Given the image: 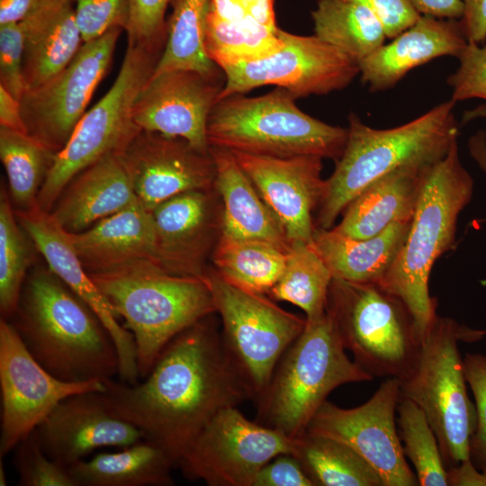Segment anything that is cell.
<instances>
[{
    "label": "cell",
    "instance_id": "6da1fadb",
    "mask_svg": "<svg viewBox=\"0 0 486 486\" xmlns=\"http://www.w3.org/2000/svg\"><path fill=\"white\" fill-rule=\"evenodd\" d=\"M143 379L136 384L104 380L102 393L111 410L161 447L176 467L220 410L254 400L212 314L175 337Z\"/></svg>",
    "mask_w": 486,
    "mask_h": 486
},
{
    "label": "cell",
    "instance_id": "7a4b0ae2",
    "mask_svg": "<svg viewBox=\"0 0 486 486\" xmlns=\"http://www.w3.org/2000/svg\"><path fill=\"white\" fill-rule=\"evenodd\" d=\"M32 357L68 382L112 379L119 372L116 345L93 310L49 268L25 279L6 320Z\"/></svg>",
    "mask_w": 486,
    "mask_h": 486
},
{
    "label": "cell",
    "instance_id": "3957f363",
    "mask_svg": "<svg viewBox=\"0 0 486 486\" xmlns=\"http://www.w3.org/2000/svg\"><path fill=\"white\" fill-rule=\"evenodd\" d=\"M455 103L451 99L402 125L374 129L351 112L347 139L319 206L317 227L331 229L348 203L367 185L406 166H429L457 140Z\"/></svg>",
    "mask_w": 486,
    "mask_h": 486
},
{
    "label": "cell",
    "instance_id": "277c9868",
    "mask_svg": "<svg viewBox=\"0 0 486 486\" xmlns=\"http://www.w3.org/2000/svg\"><path fill=\"white\" fill-rule=\"evenodd\" d=\"M472 194L473 179L462 164L456 140L428 168L407 237L378 284L403 302L421 340L437 315V301L428 290L431 270L453 248L459 215Z\"/></svg>",
    "mask_w": 486,
    "mask_h": 486
},
{
    "label": "cell",
    "instance_id": "5b68a950",
    "mask_svg": "<svg viewBox=\"0 0 486 486\" xmlns=\"http://www.w3.org/2000/svg\"><path fill=\"white\" fill-rule=\"evenodd\" d=\"M89 274L133 335L141 379L175 337L216 312L203 276L173 274L153 260Z\"/></svg>",
    "mask_w": 486,
    "mask_h": 486
},
{
    "label": "cell",
    "instance_id": "8992f818",
    "mask_svg": "<svg viewBox=\"0 0 486 486\" xmlns=\"http://www.w3.org/2000/svg\"><path fill=\"white\" fill-rule=\"evenodd\" d=\"M340 334L328 310L307 321L289 346L256 399V421L296 439L336 388L374 377L346 354Z\"/></svg>",
    "mask_w": 486,
    "mask_h": 486
},
{
    "label": "cell",
    "instance_id": "52a82bcc",
    "mask_svg": "<svg viewBox=\"0 0 486 486\" xmlns=\"http://www.w3.org/2000/svg\"><path fill=\"white\" fill-rule=\"evenodd\" d=\"M284 88L256 97L234 94L218 101L207 122L210 147L253 155L318 156L338 160L347 128L328 124L299 109Z\"/></svg>",
    "mask_w": 486,
    "mask_h": 486
},
{
    "label": "cell",
    "instance_id": "ba28073f",
    "mask_svg": "<svg viewBox=\"0 0 486 486\" xmlns=\"http://www.w3.org/2000/svg\"><path fill=\"white\" fill-rule=\"evenodd\" d=\"M485 333L436 315L422 340L413 371L400 381V396L426 414L447 470L471 459L470 442L476 425L458 342L475 340Z\"/></svg>",
    "mask_w": 486,
    "mask_h": 486
},
{
    "label": "cell",
    "instance_id": "9c48e42d",
    "mask_svg": "<svg viewBox=\"0 0 486 486\" xmlns=\"http://www.w3.org/2000/svg\"><path fill=\"white\" fill-rule=\"evenodd\" d=\"M165 44L127 41L120 71L108 92L86 112L65 147L55 154L37 198L50 212L67 184L110 153H121L140 130L133 121L137 96L151 77Z\"/></svg>",
    "mask_w": 486,
    "mask_h": 486
},
{
    "label": "cell",
    "instance_id": "30bf717a",
    "mask_svg": "<svg viewBox=\"0 0 486 486\" xmlns=\"http://www.w3.org/2000/svg\"><path fill=\"white\" fill-rule=\"evenodd\" d=\"M327 309L345 348L374 378L401 381L411 374L422 340L400 299L378 284L333 278Z\"/></svg>",
    "mask_w": 486,
    "mask_h": 486
},
{
    "label": "cell",
    "instance_id": "8fae6325",
    "mask_svg": "<svg viewBox=\"0 0 486 486\" xmlns=\"http://www.w3.org/2000/svg\"><path fill=\"white\" fill-rule=\"evenodd\" d=\"M203 277L221 318L224 346L256 401L284 353L305 328L306 319L284 310L266 294L232 285L215 271L204 272Z\"/></svg>",
    "mask_w": 486,
    "mask_h": 486
},
{
    "label": "cell",
    "instance_id": "7c38bea8",
    "mask_svg": "<svg viewBox=\"0 0 486 486\" xmlns=\"http://www.w3.org/2000/svg\"><path fill=\"white\" fill-rule=\"evenodd\" d=\"M295 442L249 420L237 406L228 407L205 425L177 467L189 480L210 486H254L268 462L282 454H294Z\"/></svg>",
    "mask_w": 486,
    "mask_h": 486
},
{
    "label": "cell",
    "instance_id": "4fadbf2b",
    "mask_svg": "<svg viewBox=\"0 0 486 486\" xmlns=\"http://www.w3.org/2000/svg\"><path fill=\"white\" fill-rule=\"evenodd\" d=\"M280 36L283 45L275 52L221 68L225 82L217 102L270 85L289 91L296 98L327 94L346 87L359 76L356 61L317 36L283 30Z\"/></svg>",
    "mask_w": 486,
    "mask_h": 486
},
{
    "label": "cell",
    "instance_id": "5bb4252c",
    "mask_svg": "<svg viewBox=\"0 0 486 486\" xmlns=\"http://www.w3.org/2000/svg\"><path fill=\"white\" fill-rule=\"evenodd\" d=\"M122 31L116 27L84 42L61 71L27 90L21 99L27 133L54 154L65 147L86 113L95 88L110 68Z\"/></svg>",
    "mask_w": 486,
    "mask_h": 486
},
{
    "label": "cell",
    "instance_id": "9a60e30c",
    "mask_svg": "<svg viewBox=\"0 0 486 486\" xmlns=\"http://www.w3.org/2000/svg\"><path fill=\"white\" fill-rule=\"evenodd\" d=\"M400 380L389 377L364 404L345 409L326 400L306 433L344 443L377 472L384 486L419 485L396 427Z\"/></svg>",
    "mask_w": 486,
    "mask_h": 486
},
{
    "label": "cell",
    "instance_id": "2e32d148",
    "mask_svg": "<svg viewBox=\"0 0 486 486\" xmlns=\"http://www.w3.org/2000/svg\"><path fill=\"white\" fill-rule=\"evenodd\" d=\"M103 381L68 382L43 368L10 324L0 319V456L6 455L70 395L103 392Z\"/></svg>",
    "mask_w": 486,
    "mask_h": 486
},
{
    "label": "cell",
    "instance_id": "e0dca14e",
    "mask_svg": "<svg viewBox=\"0 0 486 486\" xmlns=\"http://www.w3.org/2000/svg\"><path fill=\"white\" fill-rule=\"evenodd\" d=\"M140 202L152 211L188 191H209L215 183L211 152L187 140L140 130L120 153Z\"/></svg>",
    "mask_w": 486,
    "mask_h": 486
},
{
    "label": "cell",
    "instance_id": "ac0fdd59",
    "mask_svg": "<svg viewBox=\"0 0 486 486\" xmlns=\"http://www.w3.org/2000/svg\"><path fill=\"white\" fill-rule=\"evenodd\" d=\"M257 193L281 224L290 242L311 243L312 213L325 191L322 158H277L231 151Z\"/></svg>",
    "mask_w": 486,
    "mask_h": 486
},
{
    "label": "cell",
    "instance_id": "d6986e66",
    "mask_svg": "<svg viewBox=\"0 0 486 486\" xmlns=\"http://www.w3.org/2000/svg\"><path fill=\"white\" fill-rule=\"evenodd\" d=\"M222 86L192 70L151 76L137 96L133 121L140 130L182 138L209 152L207 122Z\"/></svg>",
    "mask_w": 486,
    "mask_h": 486
},
{
    "label": "cell",
    "instance_id": "ffe728a7",
    "mask_svg": "<svg viewBox=\"0 0 486 486\" xmlns=\"http://www.w3.org/2000/svg\"><path fill=\"white\" fill-rule=\"evenodd\" d=\"M14 212L18 222L48 263V268L93 310L108 329L118 352L120 381L136 384L140 377L134 337L119 323L108 301L81 263L68 232L50 212H44L38 204L25 211L14 210Z\"/></svg>",
    "mask_w": 486,
    "mask_h": 486
},
{
    "label": "cell",
    "instance_id": "44dd1931",
    "mask_svg": "<svg viewBox=\"0 0 486 486\" xmlns=\"http://www.w3.org/2000/svg\"><path fill=\"white\" fill-rule=\"evenodd\" d=\"M35 429L45 454L67 468L94 449L123 448L145 438L111 410L98 391L64 399Z\"/></svg>",
    "mask_w": 486,
    "mask_h": 486
},
{
    "label": "cell",
    "instance_id": "7402d4cb",
    "mask_svg": "<svg viewBox=\"0 0 486 486\" xmlns=\"http://www.w3.org/2000/svg\"><path fill=\"white\" fill-rule=\"evenodd\" d=\"M467 43L458 20L420 15L410 27L358 62L359 76L371 92L385 91L410 70L436 58H457Z\"/></svg>",
    "mask_w": 486,
    "mask_h": 486
},
{
    "label": "cell",
    "instance_id": "603a6c76",
    "mask_svg": "<svg viewBox=\"0 0 486 486\" xmlns=\"http://www.w3.org/2000/svg\"><path fill=\"white\" fill-rule=\"evenodd\" d=\"M138 200L120 153H110L78 173L50 214L68 233H78Z\"/></svg>",
    "mask_w": 486,
    "mask_h": 486
},
{
    "label": "cell",
    "instance_id": "cb8c5ba5",
    "mask_svg": "<svg viewBox=\"0 0 486 486\" xmlns=\"http://www.w3.org/2000/svg\"><path fill=\"white\" fill-rule=\"evenodd\" d=\"M208 191H188L151 211L156 237L155 261L166 272L203 276L202 261L208 245Z\"/></svg>",
    "mask_w": 486,
    "mask_h": 486
},
{
    "label": "cell",
    "instance_id": "d4e9b609",
    "mask_svg": "<svg viewBox=\"0 0 486 486\" xmlns=\"http://www.w3.org/2000/svg\"><path fill=\"white\" fill-rule=\"evenodd\" d=\"M68 238L89 274L109 272L142 261H155L151 212L140 201ZM156 262V261H155Z\"/></svg>",
    "mask_w": 486,
    "mask_h": 486
},
{
    "label": "cell",
    "instance_id": "484cf974",
    "mask_svg": "<svg viewBox=\"0 0 486 486\" xmlns=\"http://www.w3.org/2000/svg\"><path fill=\"white\" fill-rule=\"evenodd\" d=\"M75 0H36L20 22L24 37L23 77L34 89L61 71L83 44Z\"/></svg>",
    "mask_w": 486,
    "mask_h": 486
},
{
    "label": "cell",
    "instance_id": "4316f807",
    "mask_svg": "<svg viewBox=\"0 0 486 486\" xmlns=\"http://www.w3.org/2000/svg\"><path fill=\"white\" fill-rule=\"evenodd\" d=\"M431 166H406L376 179L348 203L340 222L331 229L363 239L394 222L410 221Z\"/></svg>",
    "mask_w": 486,
    "mask_h": 486
},
{
    "label": "cell",
    "instance_id": "83f0119b",
    "mask_svg": "<svg viewBox=\"0 0 486 486\" xmlns=\"http://www.w3.org/2000/svg\"><path fill=\"white\" fill-rule=\"evenodd\" d=\"M215 183L223 202L222 234L234 239H259L290 248L284 230L253 183L225 148L210 147Z\"/></svg>",
    "mask_w": 486,
    "mask_h": 486
},
{
    "label": "cell",
    "instance_id": "f1b7e54d",
    "mask_svg": "<svg viewBox=\"0 0 486 486\" xmlns=\"http://www.w3.org/2000/svg\"><path fill=\"white\" fill-rule=\"evenodd\" d=\"M410 221L394 222L368 238H354L333 229L316 228L311 245L333 278L361 284H380L396 258Z\"/></svg>",
    "mask_w": 486,
    "mask_h": 486
},
{
    "label": "cell",
    "instance_id": "f546056e",
    "mask_svg": "<svg viewBox=\"0 0 486 486\" xmlns=\"http://www.w3.org/2000/svg\"><path fill=\"white\" fill-rule=\"evenodd\" d=\"M169 455L148 439L102 453L68 467L76 486H170L174 484Z\"/></svg>",
    "mask_w": 486,
    "mask_h": 486
},
{
    "label": "cell",
    "instance_id": "4dcf8cb0",
    "mask_svg": "<svg viewBox=\"0 0 486 486\" xmlns=\"http://www.w3.org/2000/svg\"><path fill=\"white\" fill-rule=\"evenodd\" d=\"M166 40L151 76L171 70H192L220 79L219 67L205 50L210 0H171Z\"/></svg>",
    "mask_w": 486,
    "mask_h": 486
},
{
    "label": "cell",
    "instance_id": "1f68e13d",
    "mask_svg": "<svg viewBox=\"0 0 486 486\" xmlns=\"http://www.w3.org/2000/svg\"><path fill=\"white\" fill-rule=\"evenodd\" d=\"M288 250L265 240L221 235L213 253L215 272L240 289L268 294L284 272Z\"/></svg>",
    "mask_w": 486,
    "mask_h": 486
},
{
    "label": "cell",
    "instance_id": "d6a6232c",
    "mask_svg": "<svg viewBox=\"0 0 486 486\" xmlns=\"http://www.w3.org/2000/svg\"><path fill=\"white\" fill-rule=\"evenodd\" d=\"M315 36L356 63L385 43V32L365 6L348 0H318L311 13Z\"/></svg>",
    "mask_w": 486,
    "mask_h": 486
},
{
    "label": "cell",
    "instance_id": "836d02e7",
    "mask_svg": "<svg viewBox=\"0 0 486 486\" xmlns=\"http://www.w3.org/2000/svg\"><path fill=\"white\" fill-rule=\"evenodd\" d=\"M332 280V273L311 243L295 241L291 243L284 272L268 295L299 307L307 321H315L327 311Z\"/></svg>",
    "mask_w": 486,
    "mask_h": 486
},
{
    "label": "cell",
    "instance_id": "e575fe53",
    "mask_svg": "<svg viewBox=\"0 0 486 486\" xmlns=\"http://www.w3.org/2000/svg\"><path fill=\"white\" fill-rule=\"evenodd\" d=\"M295 440L293 454L314 486H384L369 464L344 443L309 433Z\"/></svg>",
    "mask_w": 486,
    "mask_h": 486
},
{
    "label": "cell",
    "instance_id": "d590c367",
    "mask_svg": "<svg viewBox=\"0 0 486 486\" xmlns=\"http://www.w3.org/2000/svg\"><path fill=\"white\" fill-rule=\"evenodd\" d=\"M54 156L31 135L0 127V158L14 210L25 211L37 204Z\"/></svg>",
    "mask_w": 486,
    "mask_h": 486
},
{
    "label": "cell",
    "instance_id": "8d00e7d4",
    "mask_svg": "<svg viewBox=\"0 0 486 486\" xmlns=\"http://www.w3.org/2000/svg\"><path fill=\"white\" fill-rule=\"evenodd\" d=\"M280 31L277 26L263 24L232 25L208 14L205 50L210 59L220 68L251 62L282 47Z\"/></svg>",
    "mask_w": 486,
    "mask_h": 486
},
{
    "label": "cell",
    "instance_id": "74e56055",
    "mask_svg": "<svg viewBox=\"0 0 486 486\" xmlns=\"http://www.w3.org/2000/svg\"><path fill=\"white\" fill-rule=\"evenodd\" d=\"M398 433L403 452L416 470L420 486H448L447 468L438 441L424 411L411 400L400 397Z\"/></svg>",
    "mask_w": 486,
    "mask_h": 486
},
{
    "label": "cell",
    "instance_id": "f35d334b",
    "mask_svg": "<svg viewBox=\"0 0 486 486\" xmlns=\"http://www.w3.org/2000/svg\"><path fill=\"white\" fill-rule=\"evenodd\" d=\"M24 230L17 220L6 188L0 193V312L9 320L16 310L30 265Z\"/></svg>",
    "mask_w": 486,
    "mask_h": 486
},
{
    "label": "cell",
    "instance_id": "ab89813d",
    "mask_svg": "<svg viewBox=\"0 0 486 486\" xmlns=\"http://www.w3.org/2000/svg\"><path fill=\"white\" fill-rule=\"evenodd\" d=\"M14 464L20 486H76L68 468L44 452L36 429L14 447Z\"/></svg>",
    "mask_w": 486,
    "mask_h": 486
},
{
    "label": "cell",
    "instance_id": "60d3db41",
    "mask_svg": "<svg viewBox=\"0 0 486 486\" xmlns=\"http://www.w3.org/2000/svg\"><path fill=\"white\" fill-rule=\"evenodd\" d=\"M74 8L83 43L116 27L125 31L128 24L129 0H75Z\"/></svg>",
    "mask_w": 486,
    "mask_h": 486
},
{
    "label": "cell",
    "instance_id": "b9f144b4",
    "mask_svg": "<svg viewBox=\"0 0 486 486\" xmlns=\"http://www.w3.org/2000/svg\"><path fill=\"white\" fill-rule=\"evenodd\" d=\"M457 58V69L446 79L452 89L451 100H486V40L482 45L468 42Z\"/></svg>",
    "mask_w": 486,
    "mask_h": 486
},
{
    "label": "cell",
    "instance_id": "7bdbcfd3",
    "mask_svg": "<svg viewBox=\"0 0 486 486\" xmlns=\"http://www.w3.org/2000/svg\"><path fill=\"white\" fill-rule=\"evenodd\" d=\"M23 53L24 37L20 22L0 25V86L19 101L26 92Z\"/></svg>",
    "mask_w": 486,
    "mask_h": 486
},
{
    "label": "cell",
    "instance_id": "ee69618b",
    "mask_svg": "<svg viewBox=\"0 0 486 486\" xmlns=\"http://www.w3.org/2000/svg\"><path fill=\"white\" fill-rule=\"evenodd\" d=\"M128 42L164 44L166 40L165 14L171 0H129Z\"/></svg>",
    "mask_w": 486,
    "mask_h": 486
},
{
    "label": "cell",
    "instance_id": "f6af8a7d",
    "mask_svg": "<svg viewBox=\"0 0 486 486\" xmlns=\"http://www.w3.org/2000/svg\"><path fill=\"white\" fill-rule=\"evenodd\" d=\"M464 368L476 410V425L470 442L471 459L478 464H486V356L465 354Z\"/></svg>",
    "mask_w": 486,
    "mask_h": 486
},
{
    "label": "cell",
    "instance_id": "bcb514c9",
    "mask_svg": "<svg viewBox=\"0 0 486 486\" xmlns=\"http://www.w3.org/2000/svg\"><path fill=\"white\" fill-rule=\"evenodd\" d=\"M365 6L381 22L388 40L410 27L420 14L409 0H348Z\"/></svg>",
    "mask_w": 486,
    "mask_h": 486
},
{
    "label": "cell",
    "instance_id": "7dc6e473",
    "mask_svg": "<svg viewBox=\"0 0 486 486\" xmlns=\"http://www.w3.org/2000/svg\"><path fill=\"white\" fill-rule=\"evenodd\" d=\"M254 486H314L298 458L282 454L258 472Z\"/></svg>",
    "mask_w": 486,
    "mask_h": 486
},
{
    "label": "cell",
    "instance_id": "c3c4849f",
    "mask_svg": "<svg viewBox=\"0 0 486 486\" xmlns=\"http://www.w3.org/2000/svg\"><path fill=\"white\" fill-rule=\"evenodd\" d=\"M464 15L459 20L468 42L482 44L486 40V0H462Z\"/></svg>",
    "mask_w": 486,
    "mask_h": 486
},
{
    "label": "cell",
    "instance_id": "681fc988",
    "mask_svg": "<svg viewBox=\"0 0 486 486\" xmlns=\"http://www.w3.org/2000/svg\"><path fill=\"white\" fill-rule=\"evenodd\" d=\"M420 15L440 19L461 20L464 15L462 0H409Z\"/></svg>",
    "mask_w": 486,
    "mask_h": 486
},
{
    "label": "cell",
    "instance_id": "f907efd6",
    "mask_svg": "<svg viewBox=\"0 0 486 486\" xmlns=\"http://www.w3.org/2000/svg\"><path fill=\"white\" fill-rule=\"evenodd\" d=\"M475 467L472 459L461 462L447 470L448 485L453 486H486V464Z\"/></svg>",
    "mask_w": 486,
    "mask_h": 486
},
{
    "label": "cell",
    "instance_id": "816d5d0a",
    "mask_svg": "<svg viewBox=\"0 0 486 486\" xmlns=\"http://www.w3.org/2000/svg\"><path fill=\"white\" fill-rule=\"evenodd\" d=\"M0 127L22 133H27V129L22 114L20 101L14 97L1 86Z\"/></svg>",
    "mask_w": 486,
    "mask_h": 486
},
{
    "label": "cell",
    "instance_id": "f5cc1de1",
    "mask_svg": "<svg viewBox=\"0 0 486 486\" xmlns=\"http://www.w3.org/2000/svg\"><path fill=\"white\" fill-rule=\"evenodd\" d=\"M36 0H0V25L21 22Z\"/></svg>",
    "mask_w": 486,
    "mask_h": 486
},
{
    "label": "cell",
    "instance_id": "db71d44e",
    "mask_svg": "<svg viewBox=\"0 0 486 486\" xmlns=\"http://www.w3.org/2000/svg\"><path fill=\"white\" fill-rule=\"evenodd\" d=\"M469 149L479 166L486 173V134L479 132L472 137L469 141Z\"/></svg>",
    "mask_w": 486,
    "mask_h": 486
},
{
    "label": "cell",
    "instance_id": "11a10c76",
    "mask_svg": "<svg viewBox=\"0 0 486 486\" xmlns=\"http://www.w3.org/2000/svg\"><path fill=\"white\" fill-rule=\"evenodd\" d=\"M0 486H6L7 480H6V473L4 470V466L3 464L2 456H0Z\"/></svg>",
    "mask_w": 486,
    "mask_h": 486
},
{
    "label": "cell",
    "instance_id": "9f6ffc18",
    "mask_svg": "<svg viewBox=\"0 0 486 486\" xmlns=\"http://www.w3.org/2000/svg\"><path fill=\"white\" fill-rule=\"evenodd\" d=\"M482 285L486 286V280L481 281Z\"/></svg>",
    "mask_w": 486,
    "mask_h": 486
}]
</instances>
